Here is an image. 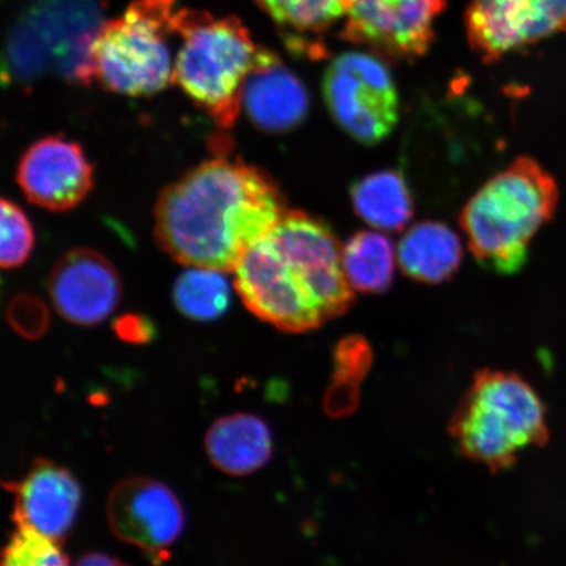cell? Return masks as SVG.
I'll return each mask as SVG.
<instances>
[{"label": "cell", "mask_w": 566, "mask_h": 566, "mask_svg": "<svg viewBox=\"0 0 566 566\" xmlns=\"http://www.w3.org/2000/svg\"><path fill=\"white\" fill-rule=\"evenodd\" d=\"M286 211L281 189L264 169L216 158L163 190L155 237L182 265L228 273Z\"/></svg>", "instance_id": "cell-1"}, {"label": "cell", "mask_w": 566, "mask_h": 566, "mask_svg": "<svg viewBox=\"0 0 566 566\" xmlns=\"http://www.w3.org/2000/svg\"><path fill=\"white\" fill-rule=\"evenodd\" d=\"M233 273L245 307L292 334L321 327L345 314L354 301L335 232L300 210H287Z\"/></svg>", "instance_id": "cell-2"}, {"label": "cell", "mask_w": 566, "mask_h": 566, "mask_svg": "<svg viewBox=\"0 0 566 566\" xmlns=\"http://www.w3.org/2000/svg\"><path fill=\"white\" fill-rule=\"evenodd\" d=\"M557 201L554 177L534 159H516L486 181L460 216L473 256L495 273L518 272L531 240L554 216Z\"/></svg>", "instance_id": "cell-3"}, {"label": "cell", "mask_w": 566, "mask_h": 566, "mask_svg": "<svg viewBox=\"0 0 566 566\" xmlns=\"http://www.w3.org/2000/svg\"><path fill=\"white\" fill-rule=\"evenodd\" d=\"M106 10L108 0H32L6 40L3 82L30 86L54 73L88 86L96 80L92 49Z\"/></svg>", "instance_id": "cell-4"}, {"label": "cell", "mask_w": 566, "mask_h": 566, "mask_svg": "<svg viewBox=\"0 0 566 566\" xmlns=\"http://www.w3.org/2000/svg\"><path fill=\"white\" fill-rule=\"evenodd\" d=\"M174 25L180 38L174 82L208 113L218 126L235 124L243 90L259 48L235 17L216 19L209 12L180 10Z\"/></svg>", "instance_id": "cell-5"}, {"label": "cell", "mask_w": 566, "mask_h": 566, "mask_svg": "<svg viewBox=\"0 0 566 566\" xmlns=\"http://www.w3.org/2000/svg\"><path fill=\"white\" fill-rule=\"evenodd\" d=\"M451 434L467 458L502 470L522 450L544 441V409L516 375L481 371L452 417Z\"/></svg>", "instance_id": "cell-6"}, {"label": "cell", "mask_w": 566, "mask_h": 566, "mask_svg": "<svg viewBox=\"0 0 566 566\" xmlns=\"http://www.w3.org/2000/svg\"><path fill=\"white\" fill-rule=\"evenodd\" d=\"M176 0H134L106 21L92 49L96 81L126 96L158 94L174 82L171 39Z\"/></svg>", "instance_id": "cell-7"}, {"label": "cell", "mask_w": 566, "mask_h": 566, "mask_svg": "<svg viewBox=\"0 0 566 566\" xmlns=\"http://www.w3.org/2000/svg\"><path fill=\"white\" fill-rule=\"evenodd\" d=\"M323 96L336 124L360 144H379L398 125V88L378 54L337 55L325 70Z\"/></svg>", "instance_id": "cell-8"}, {"label": "cell", "mask_w": 566, "mask_h": 566, "mask_svg": "<svg viewBox=\"0 0 566 566\" xmlns=\"http://www.w3.org/2000/svg\"><path fill=\"white\" fill-rule=\"evenodd\" d=\"M446 0H348L343 39L386 60L410 61L429 51Z\"/></svg>", "instance_id": "cell-9"}, {"label": "cell", "mask_w": 566, "mask_h": 566, "mask_svg": "<svg viewBox=\"0 0 566 566\" xmlns=\"http://www.w3.org/2000/svg\"><path fill=\"white\" fill-rule=\"evenodd\" d=\"M465 24L473 51L493 62L566 33V0H472Z\"/></svg>", "instance_id": "cell-10"}, {"label": "cell", "mask_w": 566, "mask_h": 566, "mask_svg": "<svg viewBox=\"0 0 566 566\" xmlns=\"http://www.w3.org/2000/svg\"><path fill=\"white\" fill-rule=\"evenodd\" d=\"M106 516L119 539L158 556L174 546L186 523L176 494L150 478L118 483L106 504Z\"/></svg>", "instance_id": "cell-11"}, {"label": "cell", "mask_w": 566, "mask_h": 566, "mask_svg": "<svg viewBox=\"0 0 566 566\" xmlns=\"http://www.w3.org/2000/svg\"><path fill=\"white\" fill-rule=\"evenodd\" d=\"M17 180L32 203L51 211H67L91 192L94 168L75 140L51 136L28 148L20 159Z\"/></svg>", "instance_id": "cell-12"}, {"label": "cell", "mask_w": 566, "mask_h": 566, "mask_svg": "<svg viewBox=\"0 0 566 566\" xmlns=\"http://www.w3.org/2000/svg\"><path fill=\"white\" fill-rule=\"evenodd\" d=\"M53 307L76 325L102 323L122 300V280L102 253L76 248L56 261L48 281Z\"/></svg>", "instance_id": "cell-13"}, {"label": "cell", "mask_w": 566, "mask_h": 566, "mask_svg": "<svg viewBox=\"0 0 566 566\" xmlns=\"http://www.w3.org/2000/svg\"><path fill=\"white\" fill-rule=\"evenodd\" d=\"M15 492L13 521L51 537L65 539L73 527L82 501L76 479L63 467L38 460L27 475L11 485Z\"/></svg>", "instance_id": "cell-14"}, {"label": "cell", "mask_w": 566, "mask_h": 566, "mask_svg": "<svg viewBox=\"0 0 566 566\" xmlns=\"http://www.w3.org/2000/svg\"><path fill=\"white\" fill-rule=\"evenodd\" d=\"M308 92L279 55L260 49L247 76L243 106L252 124L266 133H286L308 112Z\"/></svg>", "instance_id": "cell-15"}, {"label": "cell", "mask_w": 566, "mask_h": 566, "mask_svg": "<svg viewBox=\"0 0 566 566\" xmlns=\"http://www.w3.org/2000/svg\"><path fill=\"white\" fill-rule=\"evenodd\" d=\"M210 462L231 476H244L266 464L273 452L271 429L260 417L235 413L211 424L205 437Z\"/></svg>", "instance_id": "cell-16"}, {"label": "cell", "mask_w": 566, "mask_h": 566, "mask_svg": "<svg viewBox=\"0 0 566 566\" xmlns=\"http://www.w3.org/2000/svg\"><path fill=\"white\" fill-rule=\"evenodd\" d=\"M295 54L324 56V34L345 18L348 0H256Z\"/></svg>", "instance_id": "cell-17"}, {"label": "cell", "mask_w": 566, "mask_h": 566, "mask_svg": "<svg viewBox=\"0 0 566 566\" xmlns=\"http://www.w3.org/2000/svg\"><path fill=\"white\" fill-rule=\"evenodd\" d=\"M460 238L448 226L422 222L400 240L398 259L408 277L422 283L449 280L462 263Z\"/></svg>", "instance_id": "cell-18"}, {"label": "cell", "mask_w": 566, "mask_h": 566, "mask_svg": "<svg viewBox=\"0 0 566 566\" xmlns=\"http://www.w3.org/2000/svg\"><path fill=\"white\" fill-rule=\"evenodd\" d=\"M350 198L357 216L380 231H401L413 217L412 195L405 176L395 169H385L354 182Z\"/></svg>", "instance_id": "cell-19"}, {"label": "cell", "mask_w": 566, "mask_h": 566, "mask_svg": "<svg viewBox=\"0 0 566 566\" xmlns=\"http://www.w3.org/2000/svg\"><path fill=\"white\" fill-rule=\"evenodd\" d=\"M343 264L354 292H387L395 274V248L391 239L374 231L354 233L343 247Z\"/></svg>", "instance_id": "cell-20"}, {"label": "cell", "mask_w": 566, "mask_h": 566, "mask_svg": "<svg viewBox=\"0 0 566 566\" xmlns=\"http://www.w3.org/2000/svg\"><path fill=\"white\" fill-rule=\"evenodd\" d=\"M224 272L188 266L177 279L174 301L182 315L197 322H210L228 311L231 289Z\"/></svg>", "instance_id": "cell-21"}, {"label": "cell", "mask_w": 566, "mask_h": 566, "mask_svg": "<svg viewBox=\"0 0 566 566\" xmlns=\"http://www.w3.org/2000/svg\"><path fill=\"white\" fill-rule=\"evenodd\" d=\"M2 566H69L59 542L38 531L18 527L7 544Z\"/></svg>", "instance_id": "cell-22"}, {"label": "cell", "mask_w": 566, "mask_h": 566, "mask_svg": "<svg viewBox=\"0 0 566 566\" xmlns=\"http://www.w3.org/2000/svg\"><path fill=\"white\" fill-rule=\"evenodd\" d=\"M34 232L30 219L15 202L2 200V247L0 261L6 269L21 266L30 259Z\"/></svg>", "instance_id": "cell-23"}, {"label": "cell", "mask_w": 566, "mask_h": 566, "mask_svg": "<svg viewBox=\"0 0 566 566\" xmlns=\"http://www.w3.org/2000/svg\"><path fill=\"white\" fill-rule=\"evenodd\" d=\"M7 316L11 327L24 337H40L49 325L46 304L34 294H18L10 302Z\"/></svg>", "instance_id": "cell-24"}, {"label": "cell", "mask_w": 566, "mask_h": 566, "mask_svg": "<svg viewBox=\"0 0 566 566\" xmlns=\"http://www.w3.org/2000/svg\"><path fill=\"white\" fill-rule=\"evenodd\" d=\"M336 388L356 386L370 365L371 354L364 338H345L337 346L335 356Z\"/></svg>", "instance_id": "cell-25"}, {"label": "cell", "mask_w": 566, "mask_h": 566, "mask_svg": "<svg viewBox=\"0 0 566 566\" xmlns=\"http://www.w3.org/2000/svg\"><path fill=\"white\" fill-rule=\"evenodd\" d=\"M116 334L124 342L144 344L154 336V327L148 318L139 315H125L117 318Z\"/></svg>", "instance_id": "cell-26"}, {"label": "cell", "mask_w": 566, "mask_h": 566, "mask_svg": "<svg viewBox=\"0 0 566 566\" xmlns=\"http://www.w3.org/2000/svg\"><path fill=\"white\" fill-rule=\"evenodd\" d=\"M75 566H127L118 558L104 554H88L77 560Z\"/></svg>", "instance_id": "cell-27"}]
</instances>
